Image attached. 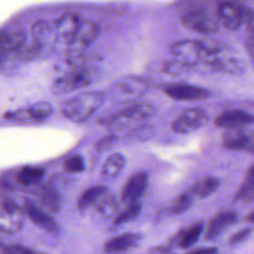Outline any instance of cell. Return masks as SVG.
<instances>
[{
    "label": "cell",
    "mask_w": 254,
    "mask_h": 254,
    "mask_svg": "<svg viewBox=\"0 0 254 254\" xmlns=\"http://www.w3.org/2000/svg\"><path fill=\"white\" fill-rule=\"evenodd\" d=\"M120 89L129 95H139L147 89V82L141 78H127L120 83Z\"/></svg>",
    "instance_id": "f546056e"
},
{
    "label": "cell",
    "mask_w": 254,
    "mask_h": 254,
    "mask_svg": "<svg viewBox=\"0 0 254 254\" xmlns=\"http://www.w3.org/2000/svg\"><path fill=\"white\" fill-rule=\"evenodd\" d=\"M26 42V34L21 29L0 32V51L4 54L21 49Z\"/></svg>",
    "instance_id": "e0dca14e"
},
{
    "label": "cell",
    "mask_w": 254,
    "mask_h": 254,
    "mask_svg": "<svg viewBox=\"0 0 254 254\" xmlns=\"http://www.w3.org/2000/svg\"><path fill=\"white\" fill-rule=\"evenodd\" d=\"M26 212L28 217L39 227L53 234L59 233L60 227L56 222V220L48 212L43 210L34 202L32 201L26 202Z\"/></svg>",
    "instance_id": "5bb4252c"
},
{
    "label": "cell",
    "mask_w": 254,
    "mask_h": 254,
    "mask_svg": "<svg viewBox=\"0 0 254 254\" xmlns=\"http://www.w3.org/2000/svg\"><path fill=\"white\" fill-rule=\"evenodd\" d=\"M108 191V189L105 186H93L85 190L78 198L77 206L80 210H85L90 205H93L97 199Z\"/></svg>",
    "instance_id": "cb8c5ba5"
},
{
    "label": "cell",
    "mask_w": 254,
    "mask_h": 254,
    "mask_svg": "<svg viewBox=\"0 0 254 254\" xmlns=\"http://www.w3.org/2000/svg\"><path fill=\"white\" fill-rule=\"evenodd\" d=\"M3 116L7 120H12V121H15V122H18V123H24V124L33 123L27 108L17 109V110H14V111H8Z\"/></svg>",
    "instance_id": "d6a6232c"
},
{
    "label": "cell",
    "mask_w": 254,
    "mask_h": 254,
    "mask_svg": "<svg viewBox=\"0 0 254 254\" xmlns=\"http://www.w3.org/2000/svg\"><path fill=\"white\" fill-rule=\"evenodd\" d=\"M64 170L69 174H77L84 170V161L80 155H72L64 163Z\"/></svg>",
    "instance_id": "1f68e13d"
},
{
    "label": "cell",
    "mask_w": 254,
    "mask_h": 254,
    "mask_svg": "<svg viewBox=\"0 0 254 254\" xmlns=\"http://www.w3.org/2000/svg\"><path fill=\"white\" fill-rule=\"evenodd\" d=\"M28 112L31 116V119L34 122H40L51 116L53 113V107L49 102L40 101L30 105L28 108Z\"/></svg>",
    "instance_id": "83f0119b"
},
{
    "label": "cell",
    "mask_w": 254,
    "mask_h": 254,
    "mask_svg": "<svg viewBox=\"0 0 254 254\" xmlns=\"http://www.w3.org/2000/svg\"><path fill=\"white\" fill-rule=\"evenodd\" d=\"M125 165V158L123 155L119 153L111 154L104 162L102 169H101V175L102 177L106 179L114 178L117 176L121 170L123 169Z\"/></svg>",
    "instance_id": "603a6c76"
},
{
    "label": "cell",
    "mask_w": 254,
    "mask_h": 254,
    "mask_svg": "<svg viewBox=\"0 0 254 254\" xmlns=\"http://www.w3.org/2000/svg\"><path fill=\"white\" fill-rule=\"evenodd\" d=\"M251 233V229L250 228H243L240 229L239 231L235 232L234 234H232L228 240V244L229 245H236L242 241H244L249 234Z\"/></svg>",
    "instance_id": "836d02e7"
},
{
    "label": "cell",
    "mask_w": 254,
    "mask_h": 254,
    "mask_svg": "<svg viewBox=\"0 0 254 254\" xmlns=\"http://www.w3.org/2000/svg\"><path fill=\"white\" fill-rule=\"evenodd\" d=\"M222 146L231 151L254 152V134L242 128H231L222 136Z\"/></svg>",
    "instance_id": "30bf717a"
},
{
    "label": "cell",
    "mask_w": 254,
    "mask_h": 254,
    "mask_svg": "<svg viewBox=\"0 0 254 254\" xmlns=\"http://www.w3.org/2000/svg\"><path fill=\"white\" fill-rule=\"evenodd\" d=\"M96 35H97V26L91 21L81 20L77 28V31L69 45L75 51L83 50L87 48L94 41Z\"/></svg>",
    "instance_id": "2e32d148"
},
{
    "label": "cell",
    "mask_w": 254,
    "mask_h": 254,
    "mask_svg": "<svg viewBox=\"0 0 254 254\" xmlns=\"http://www.w3.org/2000/svg\"><path fill=\"white\" fill-rule=\"evenodd\" d=\"M141 208H142L141 203L138 201L128 203L127 207L116 216V218L114 220V224L121 225L130 220H133L135 217H137L139 215V213L141 212Z\"/></svg>",
    "instance_id": "4dcf8cb0"
},
{
    "label": "cell",
    "mask_w": 254,
    "mask_h": 254,
    "mask_svg": "<svg viewBox=\"0 0 254 254\" xmlns=\"http://www.w3.org/2000/svg\"><path fill=\"white\" fill-rule=\"evenodd\" d=\"M182 24L194 32L211 34L218 30V22L204 11H192L182 17Z\"/></svg>",
    "instance_id": "9c48e42d"
},
{
    "label": "cell",
    "mask_w": 254,
    "mask_h": 254,
    "mask_svg": "<svg viewBox=\"0 0 254 254\" xmlns=\"http://www.w3.org/2000/svg\"><path fill=\"white\" fill-rule=\"evenodd\" d=\"M148 186V175L145 172L134 173L125 183L121 191V199L125 203L138 201Z\"/></svg>",
    "instance_id": "8fae6325"
},
{
    "label": "cell",
    "mask_w": 254,
    "mask_h": 254,
    "mask_svg": "<svg viewBox=\"0 0 254 254\" xmlns=\"http://www.w3.org/2000/svg\"><path fill=\"white\" fill-rule=\"evenodd\" d=\"M254 196V164H252L242 181L241 186L237 190L234 200L238 202H247L251 200Z\"/></svg>",
    "instance_id": "ffe728a7"
},
{
    "label": "cell",
    "mask_w": 254,
    "mask_h": 254,
    "mask_svg": "<svg viewBox=\"0 0 254 254\" xmlns=\"http://www.w3.org/2000/svg\"><path fill=\"white\" fill-rule=\"evenodd\" d=\"M93 205L100 214L107 217L114 214L117 209V201L112 194L108 193V191L101 195Z\"/></svg>",
    "instance_id": "484cf974"
},
{
    "label": "cell",
    "mask_w": 254,
    "mask_h": 254,
    "mask_svg": "<svg viewBox=\"0 0 254 254\" xmlns=\"http://www.w3.org/2000/svg\"><path fill=\"white\" fill-rule=\"evenodd\" d=\"M40 201L44 207H46L50 212L57 213L62 207V199L58 190L51 186L46 185L42 187L38 194Z\"/></svg>",
    "instance_id": "d6986e66"
},
{
    "label": "cell",
    "mask_w": 254,
    "mask_h": 254,
    "mask_svg": "<svg viewBox=\"0 0 254 254\" xmlns=\"http://www.w3.org/2000/svg\"><path fill=\"white\" fill-rule=\"evenodd\" d=\"M203 231V223L201 221L195 222L186 228L179 234L178 244L182 249H188L192 247L200 237Z\"/></svg>",
    "instance_id": "44dd1931"
},
{
    "label": "cell",
    "mask_w": 254,
    "mask_h": 254,
    "mask_svg": "<svg viewBox=\"0 0 254 254\" xmlns=\"http://www.w3.org/2000/svg\"><path fill=\"white\" fill-rule=\"evenodd\" d=\"M208 121L207 113L201 108H190L182 112L173 122L171 128L179 134H187L193 132Z\"/></svg>",
    "instance_id": "8992f818"
},
{
    "label": "cell",
    "mask_w": 254,
    "mask_h": 254,
    "mask_svg": "<svg viewBox=\"0 0 254 254\" xmlns=\"http://www.w3.org/2000/svg\"><path fill=\"white\" fill-rule=\"evenodd\" d=\"M246 48H247V51H248L249 55L251 56L253 63H254V34L248 38V40L246 42Z\"/></svg>",
    "instance_id": "d590c367"
},
{
    "label": "cell",
    "mask_w": 254,
    "mask_h": 254,
    "mask_svg": "<svg viewBox=\"0 0 254 254\" xmlns=\"http://www.w3.org/2000/svg\"><path fill=\"white\" fill-rule=\"evenodd\" d=\"M246 219H247L248 221H250V222H254V210H253L252 212H250V213L247 215Z\"/></svg>",
    "instance_id": "74e56055"
},
{
    "label": "cell",
    "mask_w": 254,
    "mask_h": 254,
    "mask_svg": "<svg viewBox=\"0 0 254 254\" xmlns=\"http://www.w3.org/2000/svg\"><path fill=\"white\" fill-rule=\"evenodd\" d=\"M220 182L217 178L207 176L203 178L199 183L195 184L193 188L190 190L191 192L197 195L199 198H205L216 191L219 188Z\"/></svg>",
    "instance_id": "d4e9b609"
},
{
    "label": "cell",
    "mask_w": 254,
    "mask_h": 254,
    "mask_svg": "<svg viewBox=\"0 0 254 254\" xmlns=\"http://www.w3.org/2000/svg\"><path fill=\"white\" fill-rule=\"evenodd\" d=\"M140 240V235L137 233H123L108 240L104 246V251L107 253L123 252L137 245Z\"/></svg>",
    "instance_id": "ac0fdd59"
},
{
    "label": "cell",
    "mask_w": 254,
    "mask_h": 254,
    "mask_svg": "<svg viewBox=\"0 0 254 254\" xmlns=\"http://www.w3.org/2000/svg\"><path fill=\"white\" fill-rule=\"evenodd\" d=\"M80 19L74 14H64L61 16L55 24L56 35L67 44H70L80 23Z\"/></svg>",
    "instance_id": "9a60e30c"
},
{
    "label": "cell",
    "mask_w": 254,
    "mask_h": 254,
    "mask_svg": "<svg viewBox=\"0 0 254 254\" xmlns=\"http://www.w3.org/2000/svg\"><path fill=\"white\" fill-rule=\"evenodd\" d=\"M24 213L19 204L12 198H0V231L12 234L23 226Z\"/></svg>",
    "instance_id": "5b68a950"
},
{
    "label": "cell",
    "mask_w": 254,
    "mask_h": 254,
    "mask_svg": "<svg viewBox=\"0 0 254 254\" xmlns=\"http://www.w3.org/2000/svg\"><path fill=\"white\" fill-rule=\"evenodd\" d=\"M220 48L210 42L183 40L174 43L171 47V53L179 61L187 64H194L202 59H207L219 53Z\"/></svg>",
    "instance_id": "7a4b0ae2"
},
{
    "label": "cell",
    "mask_w": 254,
    "mask_h": 254,
    "mask_svg": "<svg viewBox=\"0 0 254 254\" xmlns=\"http://www.w3.org/2000/svg\"><path fill=\"white\" fill-rule=\"evenodd\" d=\"M154 112V107L149 103H134L118 112H114L100 118L98 123L106 127H117L136 121L146 120L150 118Z\"/></svg>",
    "instance_id": "277c9868"
},
{
    "label": "cell",
    "mask_w": 254,
    "mask_h": 254,
    "mask_svg": "<svg viewBox=\"0 0 254 254\" xmlns=\"http://www.w3.org/2000/svg\"><path fill=\"white\" fill-rule=\"evenodd\" d=\"M1 245H2V243H1V241H0V246H1Z\"/></svg>",
    "instance_id": "f35d334b"
},
{
    "label": "cell",
    "mask_w": 254,
    "mask_h": 254,
    "mask_svg": "<svg viewBox=\"0 0 254 254\" xmlns=\"http://www.w3.org/2000/svg\"><path fill=\"white\" fill-rule=\"evenodd\" d=\"M194 194L190 191H185L177 196V198L172 202L170 207V212L173 214H181L187 211L193 203Z\"/></svg>",
    "instance_id": "f1b7e54d"
},
{
    "label": "cell",
    "mask_w": 254,
    "mask_h": 254,
    "mask_svg": "<svg viewBox=\"0 0 254 254\" xmlns=\"http://www.w3.org/2000/svg\"><path fill=\"white\" fill-rule=\"evenodd\" d=\"M218 251L217 248L215 247H205V248H198V249H194L191 252L192 253H208V254H213L216 253Z\"/></svg>",
    "instance_id": "8d00e7d4"
},
{
    "label": "cell",
    "mask_w": 254,
    "mask_h": 254,
    "mask_svg": "<svg viewBox=\"0 0 254 254\" xmlns=\"http://www.w3.org/2000/svg\"><path fill=\"white\" fill-rule=\"evenodd\" d=\"M254 123V116L244 110H227L218 114L214 118V124L217 127L231 129L242 128Z\"/></svg>",
    "instance_id": "7c38bea8"
},
{
    "label": "cell",
    "mask_w": 254,
    "mask_h": 254,
    "mask_svg": "<svg viewBox=\"0 0 254 254\" xmlns=\"http://www.w3.org/2000/svg\"><path fill=\"white\" fill-rule=\"evenodd\" d=\"M237 219L238 214L234 210H224L218 212L210 219L205 231V238L207 240H213L227 227L234 224Z\"/></svg>",
    "instance_id": "4fadbf2b"
},
{
    "label": "cell",
    "mask_w": 254,
    "mask_h": 254,
    "mask_svg": "<svg viewBox=\"0 0 254 254\" xmlns=\"http://www.w3.org/2000/svg\"><path fill=\"white\" fill-rule=\"evenodd\" d=\"M2 252L7 254H22V253H32L34 252V250L22 245H9L4 247L2 249Z\"/></svg>",
    "instance_id": "e575fe53"
},
{
    "label": "cell",
    "mask_w": 254,
    "mask_h": 254,
    "mask_svg": "<svg viewBox=\"0 0 254 254\" xmlns=\"http://www.w3.org/2000/svg\"><path fill=\"white\" fill-rule=\"evenodd\" d=\"M53 32L54 30L48 22L44 20L37 21L36 23H34L32 27V35L35 40V44L39 46L41 44L48 42L52 37Z\"/></svg>",
    "instance_id": "4316f807"
},
{
    "label": "cell",
    "mask_w": 254,
    "mask_h": 254,
    "mask_svg": "<svg viewBox=\"0 0 254 254\" xmlns=\"http://www.w3.org/2000/svg\"><path fill=\"white\" fill-rule=\"evenodd\" d=\"M162 89L166 95L180 101L201 100L210 96V92L207 89L189 83H168Z\"/></svg>",
    "instance_id": "ba28073f"
},
{
    "label": "cell",
    "mask_w": 254,
    "mask_h": 254,
    "mask_svg": "<svg viewBox=\"0 0 254 254\" xmlns=\"http://www.w3.org/2000/svg\"><path fill=\"white\" fill-rule=\"evenodd\" d=\"M218 23L230 31L238 30L242 24L247 23L254 28V14L249 9L234 2H222L217 7Z\"/></svg>",
    "instance_id": "3957f363"
},
{
    "label": "cell",
    "mask_w": 254,
    "mask_h": 254,
    "mask_svg": "<svg viewBox=\"0 0 254 254\" xmlns=\"http://www.w3.org/2000/svg\"><path fill=\"white\" fill-rule=\"evenodd\" d=\"M45 176V170L40 167H24L17 174V182L24 186L29 187L40 183Z\"/></svg>",
    "instance_id": "7402d4cb"
},
{
    "label": "cell",
    "mask_w": 254,
    "mask_h": 254,
    "mask_svg": "<svg viewBox=\"0 0 254 254\" xmlns=\"http://www.w3.org/2000/svg\"><path fill=\"white\" fill-rule=\"evenodd\" d=\"M103 100L104 94L100 91L81 92L66 100L62 107V112L72 122H83L93 115Z\"/></svg>",
    "instance_id": "6da1fadb"
},
{
    "label": "cell",
    "mask_w": 254,
    "mask_h": 254,
    "mask_svg": "<svg viewBox=\"0 0 254 254\" xmlns=\"http://www.w3.org/2000/svg\"><path fill=\"white\" fill-rule=\"evenodd\" d=\"M90 81L91 77L86 69H74L58 77L52 85V92L57 95L69 93L88 85Z\"/></svg>",
    "instance_id": "52a82bcc"
}]
</instances>
